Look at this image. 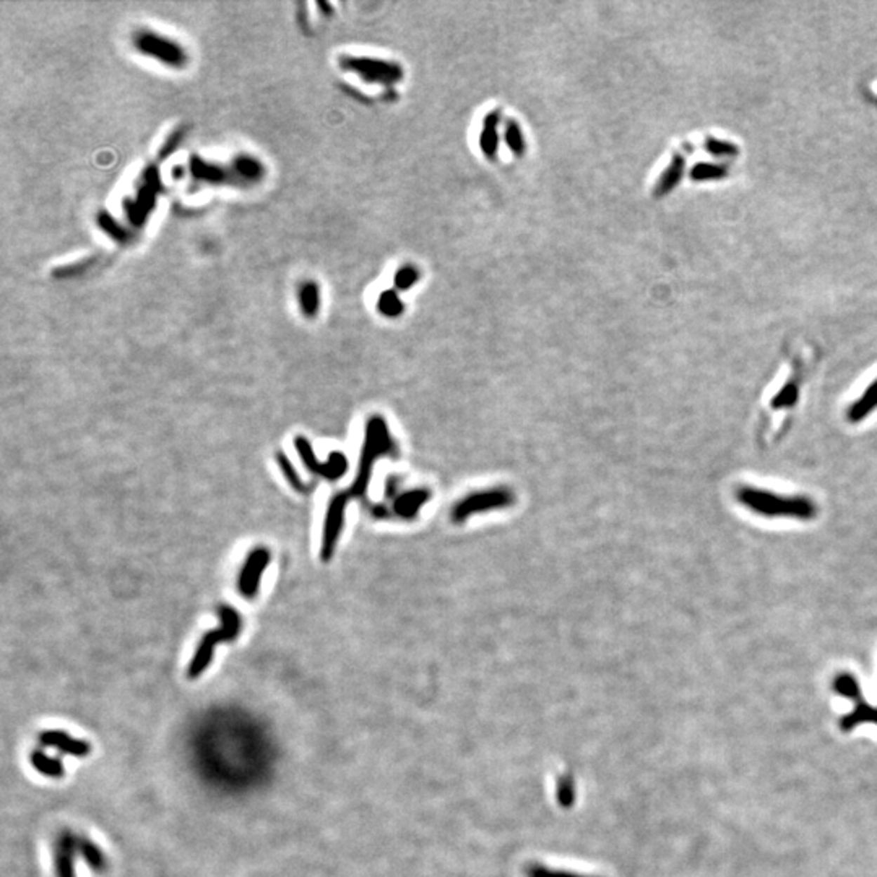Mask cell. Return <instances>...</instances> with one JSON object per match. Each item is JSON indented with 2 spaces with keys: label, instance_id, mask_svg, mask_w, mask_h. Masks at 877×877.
Masks as SVG:
<instances>
[{
  "label": "cell",
  "instance_id": "cell-1",
  "mask_svg": "<svg viewBox=\"0 0 877 877\" xmlns=\"http://www.w3.org/2000/svg\"><path fill=\"white\" fill-rule=\"evenodd\" d=\"M398 454V445L395 439L392 437L390 430H388L385 419L378 416V414H374L366 423L364 444H362L360 466H357L355 482L346 491L335 494L329 502V510H327L324 523V533H322V562H329L331 556H334L336 543H338L341 530H343L345 525V512L348 502L352 499L366 501L367 487H369L376 461L381 456H393V459H397Z\"/></svg>",
  "mask_w": 877,
  "mask_h": 877
},
{
  "label": "cell",
  "instance_id": "cell-2",
  "mask_svg": "<svg viewBox=\"0 0 877 877\" xmlns=\"http://www.w3.org/2000/svg\"><path fill=\"white\" fill-rule=\"evenodd\" d=\"M736 499L746 508L762 517H791L811 520L817 515V506L809 497L778 496L775 492L744 486L736 492Z\"/></svg>",
  "mask_w": 877,
  "mask_h": 877
},
{
  "label": "cell",
  "instance_id": "cell-3",
  "mask_svg": "<svg viewBox=\"0 0 877 877\" xmlns=\"http://www.w3.org/2000/svg\"><path fill=\"white\" fill-rule=\"evenodd\" d=\"M220 619L223 622V626L220 629L206 632L202 638L199 647H197V652L194 658H192L189 669H187V674H189L190 679H197L199 676H202V673L205 671L206 668L211 665L213 655H215V647L218 643H225V642H232L236 640L237 635L241 632V617L237 614V611L231 606H221L220 608Z\"/></svg>",
  "mask_w": 877,
  "mask_h": 877
},
{
  "label": "cell",
  "instance_id": "cell-4",
  "mask_svg": "<svg viewBox=\"0 0 877 877\" xmlns=\"http://www.w3.org/2000/svg\"><path fill=\"white\" fill-rule=\"evenodd\" d=\"M341 69L360 75L362 80L374 85L393 86L404 79L402 64L393 60L374 59V57L343 55L340 59Z\"/></svg>",
  "mask_w": 877,
  "mask_h": 877
},
{
  "label": "cell",
  "instance_id": "cell-5",
  "mask_svg": "<svg viewBox=\"0 0 877 877\" xmlns=\"http://www.w3.org/2000/svg\"><path fill=\"white\" fill-rule=\"evenodd\" d=\"M515 504V494L510 487L499 486L491 489L471 492L452 507L450 518L455 523H463L475 513H484L497 508H507Z\"/></svg>",
  "mask_w": 877,
  "mask_h": 877
},
{
  "label": "cell",
  "instance_id": "cell-6",
  "mask_svg": "<svg viewBox=\"0 0 877 877\" xmlns=\"http://www.w3.org/2000/svg\"><path fill=\"white\" fill-rule=\"evenodd\" d=\"M294 447L296 450H298L303 463L308 466V470L312 471L314 475L320 476V478L338 480L346 473L348 461H346V456L341 452H331L330 460L327 461V463H320V461L315 459L312 445H310L309 440L303 437V435H298V437L294 439Z\"/></svg>",
  "mask_w": 877,
  "mask_h": 877
},
{
  "label": "cell",
  "instance_id": "cell-7",
  "mask_svg": "<svg viewBox=\"0 0 877 877\" xmlns=\"http://www.w3.org/2000/svg\"><path fill=\"white\" fill-rule=\"evenodd\" d=\"M270 562V553L265 548H257L249 554L239 575V590L247 600H252L257 595L258 585Z\"/></svg>",
  "mask_w": 877,
  "mask_h": 877
},
{
  "label": "cell",
  "instance_id": "cell-8",
  "mask_svg": "<svg viewBox=\"0 0 877 877\" xmlns=\"http://www.w3.org/2000/svg\"><path fill=\"white\" fill-rule=\"evenodd\" d=\"M430 499V491L424 489H411V491H404L400 492V494L393 496V504L390 507L382 506L383 507V515L385 518L390 517H398L402 520H414L418 517L419 510L421 507Z\"/></svg>",
  "mask_w": 877,
  "mask_h": 877
},
{
  "label": "cell",
  "instance_id": "cell-9",
  "mask_svg": "<svg viewBox=\"0 0 877 877\" xmlns=\"http://www.w3.org/2000/svg\"><path fill=\"white\" fill-rule=\"evenodd\" d=\"M77 853H79V835H75L72 830H62L54 842V864L57 877H77Z\"/></svg>",
  "mask_w": 877,
  "mask_h": 877
},
{
  "label": "cell",
  "instance_id": "cell-10",
  "mask_svg": "<svg viewBox=\"0 0 877 877\" xmlns=\"http://www.w3.org/2000/svg\"><path fill=\"white\" fill-rule=\"evenodd\" d=\"M39 743L43 746L53 747V749L59 751L60 754L79 757V759L90 756V752L93 749L88 741L74 738V736L65 733V731H59V730L43 731V733L39 734Z\"/></svg>",
  "mask_w": 877,
  "mask_h": 877
},
{
  "label": "cell",
  "instance_id": "cell-11",
  "mask_svg": "<svg viewBox=\"0 0 877 877\" xmlns=\"http://www.w3.org/2000/svg\"><path fill=\"white\" fill-rule=\"evenodd\" d=\"M501 122H502V112L501 109H492L482 119L481 124V132H480V148L482 154L487 159H496L497 153H499V142H501Z\"/></svg>",
  "mask_w": 877,
  "mask_h": 877
},
{
  "label": "cell",
  "instance_id": "cell-12",
  "mask_svg": "<svg viewBox=\"0 0 877 877\" xmlns=\"http://www.w3.org/2000/svg\"><path fill=\"white\" fill-rule=\"evenodd\" d=\"M684 171H686V158H684L683 154L674 153L671 163L668 164V168L663 171L660 178H658L655 189H653V195H655L657 199L666 197L669 192L674 189V187L681 183Z\"/></svg>",
  "mask_w": 877,
  "mask_h": 877
},
{
  "label": "cell",
  "instance_id": "cell-13",
  "mask_svg": "<svg viewBox=\"0 0 877 877\" xmlns=\"http://www.w3.org/2000/svg\"><path fill=\"white\" fill-rule=\"evenodd\" d=\"M79 855L85 861L93 873L103 874L107 869L106 855L103 853L101 848L85 835H79Z\"/></svg>",
  "mask_w": 877,
  "mask_h": 877
},
{
  "label": "cell",
  "instance_id": "cell-14",
  "mask_svg": "<svg viewBox=\"0 0 877 877\" xmlns=\"http://www.w3.org/2000/svg\"><path fill=\"white\" fill-rule=\"evenodd\" d=\"M29 762L33 765V769L43 777L55 778L57 780V778H62L65 775V767L62 764V760L57 759V757L48 756L44 751H31Z\"/></svg>",
  "mask_w": 877,
  "mask_h": 877
},
{
  "label": "cell",
  "instance_id": "cell-15",
  "mask_svg": "<svg viewBox=\"0 0 877 877\" xmlns=\"http://www.w3.org/2000/svg\"><path fill=\"white\" fill-rule=\"evenodd\" d=\"M877 408V378L848 409V421L859 423Z\"/></svg>",
  "mask_w": 877,
  "mask_h": 877
},
{
  "label": "cell",
  "instance_id": "cell-16",
  "mask_svg": "<svg viewBox=\"0 0 877 877\" xmlns=\"http://www.w3.org/2000/svg\"><path fill=\"white\" fill-rule=\"evenodd\" d=\"M504 142L513 157L522 158L527 153L525 135L515 119H507L504 122Z\"/></svg>",
  "mask_w": 877,
  "mask_h": 877
},
{
  "label": "cell",
  "instance_id": "cell-17",
  "mask_svg": "<svg viewBox=\"0 0 877 877\" xmlns=\"http://www.w3.org/2000/svg\"><path fill=\"white\" fill-rule=\"evenodd\" d=\"M377 310L383 317L397 319L404 312V303L400 299L397 289H387L377 299Z\"/></svg>",
  "mask_w": 877,
  "mask_h": 877
},
{
  "label": "cell",
  "instance_id": "cell-18",
  "mask_svg": "<svg viewBox=\"0 0 877 877\" xmlns=\"http://www.w3.org/2000/svg\"><path fill=\"white\" fill-rule=\"evenodd\" d=\"M419 279H421V272H419L418 267L411 265V263H407V265L400 267L397 270L395 277H393V286H395L397 291H409L414 284H416Z\"/></svg>",
  "mask_w": 877,
  "mask_h": 877
},
{
  "label": "cell",
  "instance_id": "cell-19",
  "mask_svg": "<svg viewBox=\"0 0 877 877\" xmlns=\"http://www.w3.org/2000/svg\"><path fill=\"white\" fill-rule=\"evenodd\" d=\"M301 305H303L304 314L308 317H315L317 315L319 305H320V294H319V288L317 284L312 282H308L303 284L301 288Z\"/></svg>",
  "mask_w": 877,
  "mask_h": 877
},
{
  "label": "cell",
  "instance_id": "cell-20",
  "mask_svg": "<svg viewBox=\"0 0 877 877\" xmlns=\"http://www.w3.org/2000/svg\"><path fill=\"white\" fill-rule=\"evenodd\" d=\"M525 877H596V876L579 874V873H574V871L551 868V866L539 864V863H530L525 866Z\"/></svg>",
  "mask_w": 877,
  "mask_h": 877
},
{
  "label": "cell",
  "instance_id": "cell-21",
  "mask_svg": "<svg viewBox=\"0 0 877 877\" xmlns=\"http://www.w3.org/2000/svg\"><path fill=\"white\" fill-rule=\"evenodd\" d=\"M575 796H577V788H575V780L572 775H564L559 778L556 785V798L558 803L564 809L574 806Z\"/></svg>",
  "mask_w": 877,
  "mask_h": 877
},
{
  "label": "cell",
  "instance_id": "cell-22",
  "mask_svg": "<svg viewBox=\"0 0 877 877\" xmlns=\"http://www.w3.org/2000/svg\"><path fill=\"white\" fill-rule=\"evenodd\" d=\"M728 174V169L723 164H710V163H697L692 166L691 176L692 180H710V179H721Z\"/></svg>",
  "mask_w": 877,
  "mask_h": 877
},
{
  "label": "cell",
  "instance_id": "cell-23",
  "mask_svg": "<svg viewBox=\"0 0 877 877\" xmlns=\"http://www.w3.org/2000/svg\"><path fill=\"white\" fill-rule=\"evenodd\" d=\"M277 461H278L279 468H282V471H283L284 478H286V481L289 482V484H291L296 491L304 492V491H305V486H304V482L301 481L299 475H298V471H296L294 465L291 463V460H289L288 456L284 455L283 452H278V454H277Z\"/></svg>",
  "mask_w": 877,
  "mask_h": 877
},
{
  "label": "cell",
  "instance_id": "cell-24",
  "mask_svg": "<svg viewBox=\"0 0 877 877\" xmlns=\"http://www.w3.org/2000/svg\"><path fill=\"white\" fill-rule=\"evenodd\" d=\"M705 150L713 157H736L739 152V148L736 147L734 143L731 142H725V140H718V138H707L705 142Z\"/></svg>",
  "mask_w": 877,
  "mask_h": 877
},
{
  "label": "cell",
  "instance_id": "cell-25",
  "mask_svg": "<svg viewBox=\"0 0 877 877\" xmlns=\"http://www.w3.org/2000/svg\"><path fill=\"white\" fill-rule=\"evenodd\" d=\"M866 720L877 721V710L861 704L859 707L856 708V712H853L850 717H847L842 721V726H843V730H851L856 723H861V721H866Z\"/></svg>",
  "mask_w": 877,
  "mask_h": 877
},
{
  "label": "cell",
  "instance_id": "cell-26",
  "mask_svg": "<svg viewBox=\"0 0 877 877\" xmlns=\"http://www.w3.org/2000/svg\"><path fill=\"white\" fill-rule=\"evenodd\" d=\"M798 400V387L795 383H788L786 387H783L780 392L777 393L775 397L772 400V407L775 409L780 408H788L793 407Z\"/></svg>",
  "mask_w": 877,
  "mask_h": 877
},
{
  "label": "cell",
  "instance_id": "cell-27",
  "mask_svg": "<svg viewBox=\"0 0 877 877\" xmlns=\"http://www.w3.org/2000/svg\"><path fill=\"white\" fill-rule=\"evenodd\" d=\"M835 689L837 692H840L845 697H856L859 694V686L856 683V679L850 674H840V676L835 679Z\"/></svg>",
  "mask_w": 877,
  "mask_h": 877
}]
</instances>
